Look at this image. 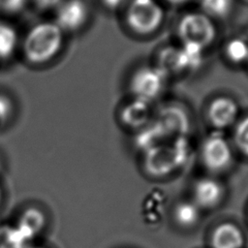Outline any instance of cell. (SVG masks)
<instances>
[{"label": "cell", "mask_w": 248, "mask_h": 248, "mask_svg": "<svg viewBox=\"0 0 248 248\" xmlns=\"http://www.w3.org/2000/svg\"><path fill=\"white\" fill-rule=\"evenodd\" d=\"M65 33L54 21H42L31 26L20 44L26 63L43 66L55 59L64 46Z\"/></svg>", "instance_id": "cell-1"}, {"label": "cell", "mask_w": 248, "mask_h": 248, "mask_svg": "<svg viewBox=\"0 0 248 248\" xmlns=\"http://www.w3.org/2000/svg\"><path fill=\"white\" fill-rule=\"evenodd\" d=\"M188 154L185 138L169 140L144 151L143 168L152 176H166L184 165Z\"/></svg>", "instance_id": "cell-2"}, {"label": "cell", "mask_w": 248, "mask_h": 248, "mask_svg": "<svg viewBox=\"0 0 248 248\" xmlns=\"http://www.w3.org/2000/svg\"><path fill=\"white\" fill-rule=\"evenodd\" d=\"M176 33L181 44L204 50L215 41L217 29L214 20L202 12H189L180 17Z\"/></svg>", "instance_id": "cell-3"}, {"label": "cell", "mask_w": 248, "mask_h": 248, "mask_svg": "<svg viewBox=\"0 0 248 248\" xmlns=\"http://www.w3.org/2000/svg\"><path fill=\"white\" fill-rule=\"evenodd\" d=\"M164 17V10L156 0H130L126 6V23L139 35L156 32L163 24Z\"/></svg>", "instance_id": "cell-4"}, {"label": "cell", "mask_w": 248, "mask_h": 248, "mask_svg": "<svg viewBox=\"0 0 248 248\" xmlns=\"http://www.w3.org/2000/svg\"><path fill=\"white\" fill-rule=\"evenodd\" d=\"M202 52L199 47L183 44L180 46L165 47L159 53L156 66L167 76L191 72L201 65Z\"/></svg>", "instance_id": "cell-5"}, {"label": "cell", "mask_w": 248, "mask_h": 248, "mask_svg": "<svg viewBox=\"0 0 248 248\" xmlns=\"http://www.w3.org/2000/svg\"><path fill=\"white\" fill-rule=\"evenodd\" d=\"M167 78L156 65L140 66L130 78V91L134 98L152 103L163 92Z\"/></svg>", "instance_id": "cell-6"}, {"label": "cell", "mask_w": 248, "mask_h": 248, "mask_svg": "<svg viewBox=\"0 0 248 248\" xmlns=\"http://www.w3.org/2000/svg\"><path fill=\"white\" fill-rule=\"evenodd\" d=\"M200 155L202 165L213 172L225 170L232 161V145L219 132L211 134L203 140Z\"/></svg>", "instance_id": "cell-7"}, {"label": "cell", "mask_w": 248, "mask_h": 248, "mask_svg": "<svg viewBox=\"0 0 248 248\" xmlns=\"http://www.w3.org/2000/svg\"><path fill=\"white\" fill-rule=\"evenodd\" d=\"M54 13L53 21L64 33L79 31L90 16L89 6L85 0H64Z\"/></svg>", "instance_id": "cell-8"}, {"label": "cell", "mask_w": 248, "mask_h": 248, "mask_svg": "<svg viewBox=\"0 0 248 248\" xmlns=\"http://www.w3.org/2000/svg\"><path fill=\"white\" fill-rule=\"evenodd\" d=\"M154 121L168 140L185 138L191 128L188 112L177 105H169L162 108Z\"/></svg>", "instance_id": "cell-9"}, {"label": "cell", "mask_w": 248, "mask_h": 248, "mask_svg": "<svg viewBox=\"0 0 248 248\" xmlns=\"http://www.w3.org/2000/svg\"><path fill=\"white\" fill-rule=\"evenodd\" d=\"M239 107L237 102L230 96L215 97L208 104L206 117L209 124L217 131L234 126L238 121Z\"/></svg>", "instance_id": "cell-10"}, {"label": "cell", "mask_w": 248, "mask_h": 248, "mask_svg": "<svg viewBox=\"0 0 248 248\" xmlns=\"http://www.w3.org/2000/svg\"><path fill=\"white\" fill-rule=\"evenodd\" d=\"M153 109L151 103L133 98L126 103L120 110V119L124 126L140 130L149 124L153 119Z\"/></svg>", "instance_id": "cell-11"}, {"label": "cell", "mask_w": 248, "mask_h": 248, "mask_svg": "<svg viewBox=\"0 0 248 248\" xmlns=\"http://www.w3.org/2000/svg\"><path fill=\"white\" fill-rule=\"evenodd\" d=\"M194 202L202 208H212L220 203L224 196V190L217 180L204 177L198 180L193 189Z\"/></svg>", "instance_id": "cell-12"}, {"label": "cell", "mask_w": 248, "mask_h": 248, "mask_svg": "<svg viewBox=\"0 0 248 248\" xmlns=\"http://www.w3.org/2000/svg\"><path fill=\"white\" fill-rule=\"evenodd\" d=\"M244 234L233 223H222L212 232L210 242L212 248H242Z\"/></svg>", "instance_id": "cell-13"}, {"label": "cell", "mask_w": 248, "mask_h": 248, "mask_svg": "<svg viewBox=\"0 0 248 248\" xmlns=\"http://www.w3.org/2000/svg\"><path fill=\"white\" fill-rule=\"evenodd\" d=\"M46 226L45 213L37 207H28L24 209L16 224L23 237L30 243L38 234L42 232Z\"/></svg>", "instance_id": "cell-14"}, {"label": "cell", "mask_w": 248, "mask_h": 248, "mask_svg": "<svg viewBox=\"0 0 248 248\" xmlns=\"http://www.w3.org/2000/svg\"><path fill=\"white\" fill-rule=\"evenodd\" d=\"M18 45V36L14 26L0 20V63L8 60Z\"/></svg>", "instance_id": "cell-15"}, {"label": "cell", "mask_w": 248, "mask_h": 248, "mask_svg": "<svg viewBox=\"0 0 248 248\" xmlns=\"http://www.w3.org/2000/svg\"><path fill=\"white\" fill-rule=\"evenodd\" d=\"M199 208L194 202H180L173 209V218L180 227H194L200 219Z\"/></svg>", "instance_id": "cell-16"}, {"label": "cell", "mask_w": 248, "mask_h": 248, "mask_svg": "<svg viewBox=\"0 0 248 248\" xmlns=\"http://www.w3.org/2000/svg\"><path fill=\"white\" fill-rule=\"evenodd\" d=\"M203 14L214 18H224L228 16L232 9L233 0H199Z\"/></svg>", "instance_id": "cell-17"}, {"label": "cell", "mask_w": 248, "mask_h": 248, "mask_svg": "<svg viewBox=\"0 0 248 248\" xmlns=\"http://www.w3.org/2000/svg\"><path fill=\"white\" fill-rule=\"evenodd\" d=\"M30 243L16 226H0V248H25Z\"/></svg>", "instance_id": "cell-18"}, {"label": "cell", "mask_w": 248, "mask_h": 248, "mask_svg": "<svg viewBox=\"0 0 248 248\" xmlns=\"http://www.w3.org/2000/svg\"><path fill=\"white\" fill-rule=\"evenodd\" d=\"M224 52L229 61L234 64L248 62V43L240 38L230 40L225 46Z\"/></svg>", "instance_id": "cell-19"}, {"label": "cell", "mask_w": 248, "mask_h": 248, "mask_svg": "<svg viewBox=\"0 0 248 248\" xmlns=\"http://www.w3.org/2000/svg\"><path fill=\"white\" fill-rule=\"evenodd\" d=\"M232 140L236 149L241 154L248 157V115L235 123Z\"/></svg>", "instance_id": "cell-20"}, {"label": "cell", "mask_w": 248, "mask_h": 248, "mask_svg": "<svg viewBox=\"0 0 248 248\" xmlns=\"http://www.w3.org/2000/svg\"><path fill=\"white\" fill-rule=\"evenodd\" d=\"M29 3V0H0V15L16 16Z\"/></svg>", "instance_id": "cell-21"}, {"label": "cell", "mask_w": 248, "mask_h": 248, "mask_svg": "<svg viewBox=\"0 0 248 248\" xmlns=\"http://www.w3.org/2000/svg\"><path fill=\"white\" fill-rule=\"evenodd\" d=\"M14 110L12 100L4 94H0V123L5 126L12 117Z\"/></svg>", "instance_id": "cell-22"}, {"label": "cell", "mask_w": 248, "mask_h": 248, "mask_svg": "<svg viewBox=\"0 0 248 248\" xmlns=\"http://www.w3.org/2000/svg\"><path fill=\"white\" fill-rule=\"evenodd\" d=\"M64 0H29L39 12L55 11Z\"/></svg>", "instance_id": "cell-23"}, {"label": "cell", "mask_w": 248, "mask_h": 248, "mask_svg": "<svg viewBox=\"0 0 248 248\" xmlns=\"http://www.w3.org/2000/svg\"><path fill=\"white\" fill-rule=\"evenodd\" d=\"M102 5L108 11H118L126 7L130 0H100Z\"/></svg>", "instance_id": "cell-24"}, {"label": "cell", "mask_w": 248, "mask_h": 248, "mask_svg": "<svg viewBox=\"0 0 248 248\" xmlns=\"http://www.w3.org/2000/svg\"><path fill=\"white\" fill-rule=\"evenodd\" d=\"M165 1H167L168 3L172 4V5H182V4L189 2L190 0H165Z\"/></svg>", "instance_id": "cell-25"}, {"label": "cell", "mask_w": 248, "mask_h": 248, "mask_svg": "<svg viewBox=\"0 0 248 248\" xmlns=\"http://www.w3.org/2000/svg\"><path fill=\"white\" fill-rule=\"evenodd\" d=\"M25 248H46V247H43V246H36V245H28V246H26Z\"/></svg>", "instance_id": "cell-26"}, {"label": "cell", "mask_w": 248, "mask_h": 248, "mask_svg": "<svg viewBox=\"0 0 248 248\" xmlns=\"http://www.w3.org/2000/svg\"><path fill=\"white\" fill-rule=\"evenodd\" d=\"M1 199H2V191H1V188H0V202H1Z\"/></svg>", "instance_id": "cell-27"}, {"label": "cell", "mask_w": 248, "mask_h": 248, "mask_svg": "<svg viewBox=\"0 0 248 248\" xmlns=\"http://www.w3.org/2000/svg\"><path fill=\"white\" fill-rule=\"evenodd\" d=\"M1 167H2V164H1V161H0V170H1Z\"/></svg>", "instance_id": "cell-28"}, {"label": "cell", "mask_w": 248, "mask_h": 248, "mask_svg": "<svg viewBox=\"0 0 248 248\" xmlns=\"http://www.w3.org/2000/svg\"><path fill=\"white\" fill-rule=\"evenodd\" d=\"M245 1H247V2H248V0H245Z\"/></svg>", "instance_id": "cell-29"}, {"label": "cell", "mask_w": 248, "mask_h": 248, "mask_svg": "<svg viewBox=\"0 0 248 248\" xmlns=\"http://www.w3.org/2000/svg\"><path fill=\"white\" fill-rule=\"evenodd\" d=\"M247 63H248V62H247Z\"/></svg>", "instance_id": "cell-30"}]
</instances>
